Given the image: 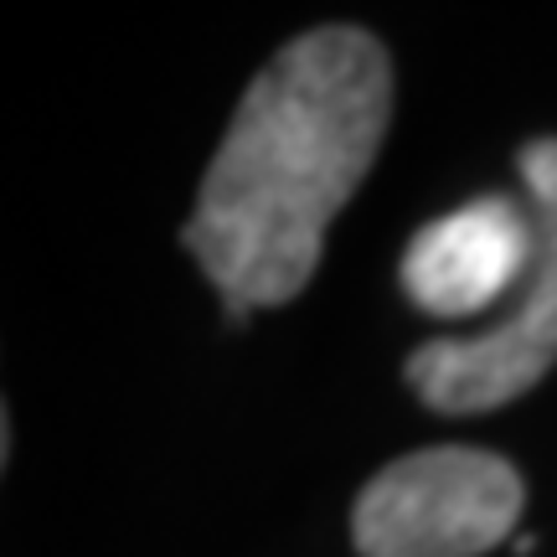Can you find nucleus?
Here are the masks:
<instances>
[{"instance_id":"nucleus-1","label":"nucleus","mask_w":557,"mask_h":557,"mask_svg":"<svg viewBox=\"0 0 557 557\" xmlns=\"http://www.w3.org/2000/svg\"><path fill=\"white\" fill-rule=\"evenodd\" d=\"M393 120V62L361 26H315L263 62L181 227L227 320L295 299Z\"/></svg>"},{"instance_id":"nucleus-2","label":"nucleus","mask_w":557,"mask_h":557,"mask_svg":"<svg viewBox=\"0 0 557 557\" xmlns=\"http://www.w3.org/2000/svg\"><path fill=\"white\" fill-rule=\"evenodd\" d=\"M521 201L532 212V269L500 315L475 336L429 341L408 357V382L434 413H491L537 387L557 361V139L517 150Z\"/></svg>"},{"instance_id":"nucleus-3","label":"nucleus","mask_w":557,"mask_h":557,"mask_svg":"<svg viewBox=\"0 0 557 557\" xmlns=\"http://www.w3.org/2000/svg\"><path fill=\"white\" fill-rule=\"evenodd\" d=\"M521 475L491 449H418L367 480L351 511L361 557H480L517 532Z\"/></svg>"},{"instance_id":"nucleus-4","label":"nucleus","mask_w":557,"mask_h":557,"mask_svg":"<svg viewBox=\"0 0 557 557\" xmlns=\"http://www.w3.org/2000/svg\"><path fill=\"white\" fill-rule=\"evenodd\" d=\"M532 269V212L521 197H475L423 222L403 248V295L423 315H491Z\"/></svg>"}]
</instances>
